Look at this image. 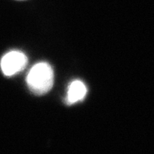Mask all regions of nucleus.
<instances>
[{
    "mask_svg": "<svg viewBox=\"0 0 154 154\" xmlns=\"http://www.w3.org/2000/svg\"><path fill=\"white\" fill-rule=\"evenodd\" d=\"M26 82L30 92L34 95L46 94L53 87V69L47 63H38L28 72Z\"/></svg>",
    "mask_w": 154,
    "mask_h": 154,
    "instance_id": "f257e3e1",
    "label": "nucleus"
},
{
    "mask_svg": "<svg viewBox=\"0 0 154 154\" xmlns=\"http://www.w3.org/2000/svg\"><path fill=\"white\" fill-rule=\"evenodd\" d=\"M28 63V57L18 51H12L6 53L1 59V69L6 76H12L22 71Z\"/></svg>",
    "mask_w": 154,
    "mask_h": 154,
    "instance_id": "f03ea898",
    "label": "nucleus"
},
{
    "mask_svg": "<svg viewBox=\"0 0 154 154\" xmlns=\"http://www.w3.org/2000/svg\"><path fill=\"white\" fill-rule=\"evenodd\" d=\"M88 93L87 87L82 81H74L68 88L66 96L67 105H71L79 101H82Z\"/></svg>",
    "mask_w": 154,
    "mask_h": 154,
    "instance_id": "7ed1b4c3",
    "label": "nucleus"
},
{
    "mask_svg": "<svg viewBox=\"0 0 154 154\" xmlns=\"http://www.w3.org/2000/svg\"><path fill=\"white\" fill-rule=\"evenodd\" d=\"M17 1H25V0H17Z\"/></svg>",
    "mask_w": 154,
    "mask_h": 154,
    "instance_id": "20e7f679",
    "label": "nucleus"
}]
</instances>
